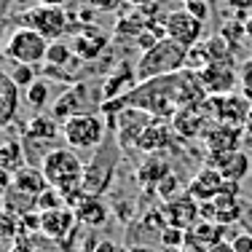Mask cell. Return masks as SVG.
Wrapping results in <instances>:
<instances>
[{
	"label": "cell",
	"instance_id": "cell-1",
	"mask_svg": "<svg viewBox=\"0 0 252 252\" xmlns=\"http://www.w3.org/2000/svg\"><path fill=\"white\" fill-rule=\"evenodd\" d=\"M209 94L201 83V75L193 73V70H180L175 75H161V78H151V81H140L134 89L124 94L118 99H107L102 102V113L105 116H116L124 110V107H142L156 118H164V121H172L175 113L185 105H196V102H204Z\"/></svg>",
	"mask_w": 252,
	"mask_h": 252
},
{
	"label": "cell",
	"instance_id": "cell-2",
	"mask_svg": "<svg viewBox=\"0 0 252 252\" xmlns=\"http://www.w3.org/2000/svg\"><path fill=\"white\" fill-rule=\"evenodd\" d=\"M40 172H43L46 183L51 188L62 190L67 207L75 209V204L83 196H89L83 190V172H86V166H83L81 156L73 148H51V151H46V156L40 158Z\"/></svg>",
	"mask_w": 252,
	"mask_h": 252
},
{
	"label": "cell",
	"instance_id": "cell-3",
	"mask_svg": "<svg viewBox=\"0 0 252 252\" xmlns=\"http://www.w3.org/2000/svg\"><path fill=\"white\" fill-rule=\"evenodd\" d=\"M185 67H188V49L175 43L172 38H161L153 49L140 54L134 73H137V81H151V78H161V75H175Z\"/></svg>",
	"mask_w": 252,
	"mask_h": 252
},
{
	"label": "cell",
	"instance_id": "cell-4",
	"mask_svg": "<svg viewBox=\"0 0 252 252\" xmlns=\"http://www.w3.org/2000/svg\"><path fill=\"white\" fill-rule=\"evenodd\" d=\"M105 118L97 113H83V116L67 118L62 124V140L67 148L78 153H97L102 140H105Z\"/></svg>",
	"mask_w": 252,
	"mask_h": 252
},
{
	"label": "cell",
	"instance_id": "cell-5",
	"mask_svg": "<svg viewBox=\"0 0 252 252\" xmlns=\"http://www.w3.org/2000/svg\"><path fill=\"white\" fill-rule=\"evenodd\" d=\"M49 46H51L49 38H43L40 32L19 25L8 35V40L3 46V54H5V59H11L16 64H40V62H46Z\"/></svg>",
	"mask_w": 252,
	"mask_h": 252
},
{
	"label": "cell",
	"instance_id": "cell-6",
	"mask_svg": "<svg viewBox=\"0 0 252 252\" xmlns=\"http://www.w3.org/2000/svg\"><path fill=\"white\" fill-rule=\"evenodd\" d=\"M70 22H73V16L64 11V5H40V3H35L32 8H27V11L19 14V25L22 27L35 30V32H40L49 40L62 38V35L70 30Z\"/></svg>",
	"mask_w": 252,
	"mask_h": 252
},
{
	"label": "cell",
	"instance_id": "cell-7",
	"mask_svg": "<svg viewBox=\"0 0 252 252\" xmlns=\"http://www.w3.org/2000/svg\"><path fill=\"white\" fill-rule=\"evenodd\" d=\"M212 121L218 124H228V126H236V129H244L252 110V102L244 97V94H212V97L204 99Z\"/></svg>",
	"mask_w": 252,
	"mask_h": 252
},
{
	"label": "cell",
	"instance_id": "cell-8",
	"mask_svg": "<svg viewBox=\"0 0 252 252\" xmlns=\"http://www.w3.org/2000/svg\"><path fill=\"white\" fill-rule=\"evenodd\" d=\"M156 121V116H151L142 107H124L116 116V131H118V148L121 151H129V148H137L142 140V134L148 131V126Z\"/></svg>",
	"mask_w": 252,
	"mask_h": 252
},
{
	"label": "cell",
	"instance_id": "cell-9",
	"mask_svg": "<svg viewBox=\"0 0 252 252\" xmlns=\"http://www.w3.org/2000/svg\"><path fill=\"white\" fill-rule=\"evenodd\" d=\"M92 86L86 81H75L54 99L51 105V116L57 118L59 124H64L67 118L83 116V113H92Z\"/></svg>",
	"mask_w": 252,
	"mask_h": 252
},
{
	"label": "cell",
	"instance_id": "cell-10",
	"mask_svg": "<svg viewBox=\"0 0 252 252\" xmlns=\"http://www.w3.org/2000/svg\"><path fill=\"white\" fill-rule=\"evenodd\" d=\"M166 22V38H172L175 43L193 49L196 43H201V32H204V19H199L196 14H190L188 8H177L169 11L164 16Z\"/></svg>",
	"mask_w": 252,
	"mask_h": 252
},
{
	"label": "cell",
	"instance_id": "cell-11",
	"mask_svg": "<svg viewBox=\"0 0 252 252\" xmlns=\"http://www.w3.org/2000/svg\"><path fill=\"white\" fill-rule=\"evenodd\" d=\"M212 126V116H209L207 105L204 102H196V105H185L180 107L172 118V129H175L177 137L183 140H196V137H204V131Z\"/></svg>",
	"mask_w": 252,
	"mask_h": 252
},
{
	"label": "cell",
	"instance_id": "cell-12",
	"mask_svg": "<svg viewBox=\"0 0 252 252\" xmlns=\"http://www.w3.org/2000/svg\"><path fill=\"white\" fill-rule=\"evenodd\" d=\"M199 75H201V83L209 97L212 94H231L239 83L236 62H209Z\"/></svg>",
	"mask_w": 252,
	"mask_h": 252
},
{
	"label": "cell",
	"instance_id": "cell-13",
	"mask_svg": "<svg viewBox=\"0 0 252 252\" xmlns=\"http://www.w3.org/2000/svg\"><path fill=\"white\" fill-rule=\"evenodd\" d=\"M164 218H166V225L183 228V231H190V228H193V225L201 220L199 201L190 199L188 193H185V196H177V199H172V201H164Z\"/></svg>",
	"mask_w": 252,
	"mask_h": 252
},
{
	"label": "cell",
	"instance_id": "cell-14",
	"mask_svg": "<svg viewBox=\"0 0 252 252\" xmlns=\"http://www.w3.org/2000/svg\"><path fill=\"white\" fill-rule=\"evenodd\" d=\"M199 212H201V220L233 225L236 220H242V204H239V196H215L212 201L199 204Z\"/></svg>",
	"mask_w": 252,
	"mask_h": 252
},
{
	"label": "cell",
	"instance_id": "cell-15",
	"mask_svg": "<svg viewBox=\"0 0 252 252\" xmlns=\"http://www.w3.org/2000/svg\"><path fill=\"white\" fill-rule=\"evenodd\" d=\"M78 223V215L73 207H57L40 212V236L46 239H64L73 233Z\"/></svg>",
	"mask_w": 252,
	"mask_h": 252
},
{
	"label": "cell",
	"instance_id": "cell-16",
	"mask_svg": "<svg viewBox=\"0 0 252 252\" xmlns=\"http://www.w3.org/2000/svg\"><path fill=\"white\" fill-rule=\"evenodd\" d=\"M223 183H225V177L220 175L215 166H201L199 172L193 175V180L188 183V188H185V193L190 196V199H196V201H212L215 196L220 193V188H223Z\"/></svg>",
	"mask_w": 252,
	"mask_h": 252
},
{
	"label": "cell",
	"instance_id": "cell-17",
	"mask_svg": "<svg viewBox=\"0 0 252 252\" xmlns=\"http://www.w3.org/2000/svg\"><path fill=\"white\" fill-rule=\"evenodd\" d=\"M239 137H242V129L212 121V126L204 131L201 140H204V145H207L209 156H223V153L239 151Z\"/></svg>",
	"mask_w": 252,
	"mask_h": 252
},
{
	"label": "cell",
	"instance_id": "cell-18",
	"mask_svg": "<svg viewBox=\"0 0 252 252\" xmlns=\"http://www.w3.org/2000/svg\"><path fill=\"white\" fill-rule=\"evenodd\" d=\"M209 166L220 172L225 180L231 183H242L244 177L250 175V156L244 151H231V153H223V156H209Z\"/></svg>",
	"mask_w": 252,
	"mask_h": 252
},
{
	"label": "cell",
	"instance_id": "cell-19",
	"mask_svg": "<svg viewBox=\"0 0 252 252\" xmlns=\"http://www.w3.org/2000/svg\"><path fill=\"white\" fill-rule=\"evenodd\" d=\"M113 180V161H105L102 156L92 161V164H86V172H83V190H86L89 196H102L107 190V185H110Z\"/></svg>",
	"mask_w": 252,
	"mask_h": 252
},
{
	"label": "cell",
	"instance_id": "cell-20",
	"mask_svg": "<svg viewBox=\"0 0 252 252\" xmlns=\"http://www.w3.org/2000/svg\"><path fill=\"white\" fill-rule=\"evenodd\" d=\"M172 121H164V118H156V121L148 126V131L142 134V140H140V151L142 153H148V156H153V153H161V151H166V148L172 145Z\"/></svg>",
	"mask_w": 252,
	"mask_h": 252
},
{
	"label": "cell",
	"instance_id": "cell-21",
	"mask_svg": "<svg viewBox=\"0 0 252 252\" xmlns=\"http://www.w3.org/2000/svg\"><path fill=\"white\" fill-rule=\"evenodd\" d=\"M73 51L81 62H94L97 57H102V51L107 49V35H102L99 30H86V32H78L73 38Z\"/></svg>",
	"mask_w": 252,
	"mask_h": 252
},
{
	"label": "cell",
	"instance_id": "cell-22",
	"mask_svg": "<svg viewBox=\"0 0 252 252\" xmlns=\"http://www.w3.org/2000/svg\"><path fill=\"white\" fill-rule=\"evenodd\" d=\"M75 215H78V223H83L89 228H99L110 218V207L102 201V196H83L75 204Z\"/></svg>",
	"mask_w": 252,
	"mask_h": 252
},
{
	"label": "cell",
	"instance_id": "cell-23",
	"mask_svg": "<svg viewBox=\"0 0 252 252\" xmlns=\"http://www.w3.org/2000/svg\"><path fill=\"white\" fill-rule=\"evenodd\" d=\"M19 113V83L11 73L0 75V126H8Z\"/></svg>",
	"mask_w": 252,
	"mask_h": 252
},
{
	"label": "cell",
	"instance_id": "cell-24",
	"mask_svg": "<svg viewBox=\"0 0 252 252\" xmlns=\"http://www.w3.org/2000/svg\"><path fill=\"white\" fill-rule=\"evenodd\" d=\"M62 134V124L54 116H35L32 121H27L25 126V142H54Z\"/></svg>",
	"mask_w": 252,
	"mask_h": 252
},
{
	"label": "cell",
	"instance_id": "cell-25",
	"mask_svg": "<svg viewBox=\"0 0 252 252\" xmlns=\"http://www.w3.org/2000/svg\"><path fill=\"white\" fill-rule=\"evenodd\" d=\"M169 175H172L169 161L158 158V156H151V158H145L140 164V169H137V183H140L142 188H153L156 190V185Z\"/></svg>",
	"mask_w": 252,
	"mask_h": 252
},
{
	"label": "cell",
	"instance_id": "cell-26",
	"mask_svg": "<svg viewBox=\"0 0 252 252\" xmlns=\"http://www.w3.org/2000/svg\"><path fill=\"white\" fill-rule=\"evenodd\" d=\"M11 185L19 188L22 193H30V196H40L46 188H49V183H46L40 166H38V169H35V166H25V169H19L14 177H11Z\"/></svg>",
	"mask_w": 252,
	"mask_h": 252
},
{
	"label": "cell",
	"instance_id": "cell-27",
	"mask_svg": "<svg viewBox=\"0 0 252 252\" xmlns=\"http://www.w3.org/2000/svg\"><path fill=\"white\" fill-rule=\"evenodd\" d=\"M0 166L8 175H16L19 169H25V145H22V140H5L0 145Z\"/></svg>",
	"mask_w": 252,
	"mask_h": 252
},
{
	"label": "cell",
	"instance_id": "cell-28",
	"mask_svg": "<svg viewBox=\"0 0 252 252\" xmlns=\"http://www.w3.org/2000/svg\"><path fill=\"white\" fill-rule=\"evenodd\" d=\"M75 57V51H73V46H67V43H62V40H51V46H49V54H46V67H62L64 70V64L67 62H73ZM81 62V59H78Z\"/></svg>",
	"mask_w": 252,
	"mask_h": 252
},
{
	"label": "cell",
	"instance_id": "cell-29",
	"mask_svg": "<svg viewBox=\"0 0 252 252\" xmlns=\"http://www.w3.org/2000/svg\"><path fill=\"white\" fill-rule=\"evenodd\" d=\"M49 81H43V78H38L35 83H30L25 89V97H27V105L35 107V110H40V107L49 102Z\"/></svg>",
	"mask_w": 252,
	"mask_h": 252
},
{
	"label": "cell",
	"instance_id": "cell-30",
	"mask_svg": "<svg viewBox=\"0 0 252 252\" xmlns=\"http://www.w3.org/2000/svg\"><path fill=\"white\" fill-rule=\"evenodd\" d=\"M212 62V57H209V51H207V43H196L193 49H188V70H193V73H201L207 64Z\"/></svg>",
	"mask_w": 252,
	"mask_h": 252
},
{
	"label": "cell",
	"instance_id": "cell-31",
	"mask_svg": "<svg viewBox=\"0 0 252 252\" xmlns=\"http://www.w3.org/2000/svg\"><path fill=\"white\" fill-rule=\"evenodd\" d=\"M220 35L228 40V43L236 49L239 46V40L242 38H247V30H244V19H228L223 27H220Z\"/></svg>",
	"mask_w": 252,
	"mask_h": 252
},
{
	"label": "cell",
	"instance_id": "cell-32",
	"mask_svg": "<svg viewBox=\"0 0 252 252\" xmlns=\"http://www.w3.org/2000/svg\"><path fill=\"white\" fill-rule=\"evenodd\" d=\"M57 207H67L64 204V196H62V190H57V188H46L43 193L38 196V212H46V209H57Z\"/></svg>",
	"mask_w": 252,
	"mask_h": 252
},
{
	"label": "cell",
	"instance_id": "cell-33",
	"mask_svg": "<svg viewBox=\"0 0 252 252\" xmlns=\"http://www.w3.org/2000/svg\"><path fill=\"white\" fill-rule=\"evenodd\" d=\"M185 236H188V233H185L183 228H172V225H164V228H161V244H164V250H169V247L183 250Z\"/></svg>",
	"mask_w": 252,
	"mask_h": 252
},
{
	"label": "cell",
	"instance_id": "cell-34",
	"mask_svg": "<svg viewBox=\"0 0 252 252\" xmlns=\"http://www.w3.org/2000/svg\"><path fill=\"white\" fill-rule=\"evenodd\" d=\"M177 190H180V177H177V175L164 177L158 185H156V193H158V199H161V201H172V199H177Z\"/></svg>",
	"mask_w": 252,
	"mask_h": 252
},
{
	"label": "cell",
	"instance_id": "cell-35",
	"mask_svg": "<svg viewBox=\"0 0 252 252\" xmlns=\"http://www.w3.org/2000/svg\"><path fill=\"white\" fill-rule=\"evenodd\" d=\"M239 86H242V94L252 102V59L239 64Z\"/></svg>",
	"mask_w": 252,
	"mask_h": 252
},
{
	"label": "cell",
	"instance_id": "cell-36",
	"mask_svg": "<svg viewBox=\"0 0 252 252\" xmlns=\"http://www.w3.org/2000/svg\"><path fill=\"white\" fill-rule=\"evenodd\" d=\"M11 78H14L16 83H19V89L22 86H30V83H35L38 78H35V64H16V70L11 73Z\"/></svg>",
	"mask_w": 252,
	"mask_h": 252
},
{
	"label": "cell",
	"instance_id": "cell-37",
	"mask_svg": "<svg viewBox=\"0 0 252 252\" xmlns=\"http://www.w3.org/2000/svg\"><path fill=\"white\" fill-rule=\"evenodd\" d=\"M83 3H86L92 11H99V14H110V11H116L121 3H126V0H83Z\"/></svg>",
	"mask_w": 252,
	"mask_h": 252
},
{
	"label": "cell",
	"instance_id": "cell-38",
	"mask_svg": "<svg viewBox=\"0 0 252 252\" xmlns=\"http://www.w3.org/2000/svg\"><path fill=\"white\" fill-rule=\"evenodd\" d=\"M233 250L236 252H252V231H244V233H236L231 239Z\"/></svg>",
	"mask_w": 252,
	"mask_h": 252
},
{
	"label": "cell",
	"instance_id": "cell-39",
	"mask_svg": "<svg viewBox=\"0 0 252 252\" xmlns=\"http://www.w3.org/2000/svg\"><path fill=\"white\" fill-rule=\"evenodd\" d=\"M236 14H242V19H247V14L252 11V0H225Z\"/></svg>",
	"mask_w": 252,
	"mask_h": 252
},
{
	"label": "cell",
	"instance_id": "cell-40",
	"mask_svg": "<svg viewBox=\"0 0 252 252\" xmlns=\"http://www.w3.org/2000/svg\"><path fill=\"white\" fill-rule=\"evenodd\" d=\"M94 252H129V250L118 247V244H113V242H99V244H97V250H94Z\"/></svg>",
	"mask_w": 252,
	"mask_h": 252
},
{
	"label": "cell",
	"instance_id": "cell-41",
	"mask_svg": "<svg viewBox=\"0 0 252 252\" xmlns=\"http://www.w3.org/2000/svg\"><path fill=\"white\" fill-rule=\"evenodd\" d=\"M207 252H236V250H233L231 242H218V244H212Z\"/></svg>",
	"mask_w": 252,
	"mask_h": 252
},
{
	"label": "cell",
	"instance_id": "cell-42",
	"mask_svg": "<svg viewBox=\"0 0 252 252\" xmlns=\"http://www.w3.org/2000/svg\"><path fill=\"white\" fill-rule=\"evenodd\" d=\"M129 252H161V250L148 247V244H134V247H129Z\"/></svg>",
	"mask_w": 252,
	"mask_h": 252
},
{
	"label": "cell",
	"instance_id": "cell-43",
	"mask_svg": "<svg viewBox=\"0 0 252 252\" xmlns=\"http://www.w3.org/2000/svg\"><path fill=\"white\" fill-rule=\"evenodd\" d=\"M131 8H140V5H151V3H158V0H126Z\"/></svg>",
	"mask_w": 252,
	"mask_h": 252
},
{
	"label": "cell",
	"instance_id": "cell-44",
	"mask_svg": "<svg viewBox=\"0 0 252 252\" xmlns=\"http://www.w3.org/2000/svg\"><path fill=\"white\" fill-rule=\"evenodd\" d=\"M244 30H247V38L252 40V11L247 14V19H244Z\"/></svg>",
	"mask_w": 252,
	"mask_h": 252
},
{
	"label": "cell",
	"instance_id": "cell-45",
	"mask_svg": "<svg viewBox=\"0 0 252 252\" xmlns=\"http://www.w3.org/2000/svg\"><path fill=\"white\" fill-rule=\"evenodd\" d=\"M40 5H67V0H38Z\"/></svg>",
	"mask_w": 252,
	"mask_h": 252
},
{
	"label": "cell",
	"instance_id": "cell-46",
	"mask_svg": "<svg viewBox=\"0 0 252 252\" xmlns=\"http://www.w3.org/2000/svg\"><path fill=\"white\" fill-rule=\"evenodd\" d=\"M244 131L252 137V110H250V118H247V124H244Z\"/></svg>",
	"mask_w": 252,
	"mask_h": 252
},
{
	"label": "cell",
	"instance_id": "cell-47",
	"mask_svg": "<svg viewBox=\"0 0 252 252\" xmlns=\"http://www.w3.org/2000/svg\"><path fill=\"white\" fill-rule=\"evenodd\" d=\"M185 3H209V0H185Z\"/></svg>",
	"mask_w": 252,
	"mask_h": 252
},
{
	"label": "cell",
	"instance_id": "cell-48",
	"mask_svg": "<svg viewBox=\"0 0 252 252\" xmlns=\"http://www.w3.org/2000/svg\"><path fill=\"white\" fill-rule=\"evenodd\" d=\"M247 231H252V225H250V228H247Z\"/></svg>",
	"mask_w": 252,
	"mask_h": 252
}]
</instances>
